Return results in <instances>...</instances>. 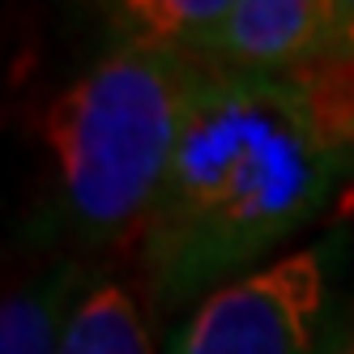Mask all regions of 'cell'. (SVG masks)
<instances>
[{"label":"cell","mask_w":354,"mask_h":354,"mask_svg":"<svg viewBox=\"0 0 354 354\" xmlns=\"http://www.w3.org/2000/svg\"><path fill=\"white\" fill-rule=\"evenodd\" d=\"M342 30V0H235L196 60L214 73H286L328 56Z\"/></svg>","instance_id":"4"},{"label":"cell","mask_w":354,"mask_h":354,"mask_svg":"<svg viewBox=\"0 0 354 354\" xmlns=\"http://www.w3.org/2000/svg\"><path fill=\"white\" fill-rule=\"evenodd\" d=\"M209 73L192 56L111 47L47 107L52 205L77 243L98 248L145 231Z\"/></svg>","instance_id":"2"},{"label":"cell","mask_w":354,"mask_h":354,"mask_svg":"<svg viewBox=\"0 0 354 354\" xmlns=\"http://www.w3.org/2000/svg\"><path fill=\"white\" fill-rule=\"evenodd\" d=\"M337 214H342L346 222H354V180L346 184V192H342V201H337Z\"/></svg>","instance_id":"10"},{"label":"cell","mask_w":354,"mask_h":354,"mask_svg":"<svg viewBox=\"0 0 354 354\" xmlns=\"http://www.w3.org/2000/svg\"><path fill=\"white\" fill-rule=\"evenodd\" d=\"M342 265L337 226L201 299L167 354H324L346 299Z\"/></svg>","instance_id":"3"},{"label":"cell","mask_w":354,"mask_h":354,"mask_svg":"<svg viewBox=\"0 0 354 354\" xmlns=\"http://www.w3.org/2000/svg\"><path fill=\"white\" fill-rule=\"evenodd\" d=\"M286 77L299 90L316 133L354 162V52H328Z\"/></svg>","instance_id":"8"},{"label":"cell","mask_w":354,"mask_h":354,"mask_svg":"<svg viewBox=\"0 0 354 354\" xmlns=\"http://www.w3.org/2000/svg\"><path fill=\"white\" fill-rule=\"evenodd\" d=\"M350 180L354 162L316 133L290 77L209 73L141 231L149 295L162 308L209 299L342 201Z\"/></svg>","instance_id":"1"},{"label":"cell","mask_w":354,"mask_h":354,"mask_svg":"<svg viewBox=\"0 0 354 354\" xmlns=\"http://www.w3.org/2000/svg\"><path fill=\"white\" fill-rule=\"evenodd\" d=\"M231 5L235 0H120L107 5V26L115 35V47L175 52L196 60L201 43L218 30Z\"/></svg>","instance_id":"5"},{"label":"cell","mask_w":354,"mask_h":354,"mask_svg":"<svg viewBox=\"0 0 354 354\" xmlns=\"http://www.w3.org/2000/svg\"><path fill=\"white\" fill-rule=\"evenodd\" d=\"M60 354H154L133 290L111 277L86 282L68 312Z\"/></svg>","instance_id":"7"},{"label":"cell","mask_w":354,"mask_h":354,"mask_svg":"<svg viewBox=\"0 0 354 354\" xmlns=\"http://www.w3.org/2000/svg\"><path fill=\"white\" fill-rule=\"evenodd\" d=\"M77 265L60 261L35 282L17 286L5 295V312H0V354H60L64 324L77 295Z\"/></svg>","instance_id":"6"},{"label":"cell","mask_w":354,"mask_h":354,"mask_svg":"<svg viewBox=\"0 0 354 354\" xmlns=\"http://www.w3.org/2000/svg\"><path fill=\"white\" fill-rule=\"evenodd\" d=\"M324 354H354V290L342 299V312H337L333 333H328Z\"/></svg>","instance_id":"9"}]
</instances>
